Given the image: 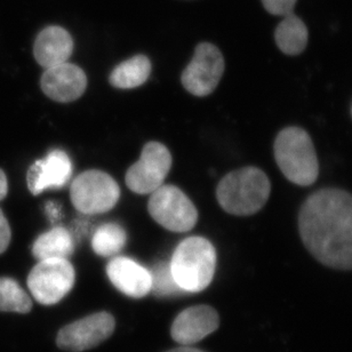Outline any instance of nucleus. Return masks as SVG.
Here are the masks:
<instances>
[{"label":"nucleus","mask_w":352,"mask_h":352,"mask_svg":"<svg viewBox=\"0 0 352 352\" xmlns=\"http://www.w3.org/2000/svg\"><path fill=\"white\" fill-rule=\"evenodd\" d=\"M298 230L310 254L326 267L352 270V195L322 189L302 205Z\"/></svg>","instance_id":"obj_1"},{"label":"nucleus","mask_w":352,"mask_h":352,"mask_svg":"<svg viewBox=\"0 0 352 352\" xmlns=\"http://www.w3.org/2000/svg\"><path fill=\"white\" fill-rule=\"evenodd\" d=\"M271 183L267 174L256 167L234 170L221 179L217 189V201L227 213L250 217L267 204Z\"/></svg>","instance_id":"obj_2"},{"label":"nucleus","mask_w":352,"mask_h":352,"mask_svg":"<svg viewBox=\"0 0 352 352\" xmlns=\"http://www.w3.org/2000/svg\"><path fill=\"white\" fill-rule=\"evenodd\" d=\"M274 148L276 163L288 181L301 186H311L317 181L318 158L307 131L294 126L283 129Z\"/></svg>","instance_id":"obj_3"},{"label":"nucleus","mask_w":352,"mask_h":352,"mask_svg":"<svg viewBox=\"0 0 352 352\" xmlns=\"http://www.w3.org/2000/svg\"><path fill=\"white\" fill-rule=\"evenodd\" d=\"M170 264L176 284L184 293H199L213 280L217 251L205 238H186L176 248Z\"/></svg>","instance_id":"obj_4"},{"label":"nucleus","mask_w":352,"mask_h":352,"mask_svg":"<svg viewBox=\"0 0 352 352\" xmlns=\"http://www.w3.org/2000/svg\"><path fill=\"white\" fill-rule=\"evenodd\" d=\"M120 189L112 176L102 170L79 174L70 188V198L76 210L84 214H102L118 203Z\"/></svg>","instance_id":"obj_5"},{"label":"nucleus","mask_w":352,"mask_h":352,"mask_svg":"<svg viewBox=\"0 0 352 352\" xmlns=\"http://www.w3.org/2000/svg\"><path fill=\"white\" fill-rule=\"evenodd\" d=\"M75 269L67 258L38 261L28 276V287L36 301L43 305H56L72 291Z\"/></svg>","instance_id":"obj_6"},{"label":"nucleus","mask_w":352,"mask_h":352,"mask_svg":"<svg viewBox=\"0 0 352 352\" xmlns=\"http://www.w3.org/2000/svg\"><path fill=\"white\" fill-rule=\"evenodd\" d=\"M148 210L157 223L173 232H188L198 220V212L189 197L170 184H163L153 191Z\"/></svg>","instance_id":"obj_7"},{"label":"nucleus","mask_w":352,"mask_h":352,"mask_svg":"<svg viewBox=\"0 0 352 352\" xmlns=\"http://www.w3.org/2000/svg\"><path fill=\"white\" fill-rule=\"evenodd\" d=\"M224 65L220 50L210 43H201L182 72L183 87L199 98L212 94L223 76Z\"/></svg>","instance_id":"obj_8"},{"label":"nucleus","mask_w":352,"mask_h":352,"mask_svg":"<svg viewBox=\"0 0 352 352\" xmlns=\"http://www.w3.org/2000/svg\"><path fill=\"white\" fill-rule=\"evenodd\" d=\"M172 167V155L160 142L146 143L141 158L129 167L126 184L133 192L148 195L163 186Z\"/></svg>","instance_id":"obj_9"},{"label":"nucleus","mask_w":352,"mask_h":352,"mask_svg":"<svg viewBox=\"0 0 352 352\" xmlns=\"http://www.w3.org/2000/svg\"><path fill=\"white\" fill-rule=\"evenodd\" d=\"M115 327L113 316L109 312H96L61 329L56 344L60 349L67 351H85L110 338Z\"/></svg>","instance_id":"obj_10"},{"label":"nucleus","mask_w":352,"mask_h":352,"mask_svg":"<svg viewBox=\"0 0 352 352\" xmlns=\"http://www.w3.org/2000/svg\"><path fill=\"white\" fill-rule=\"evenodd\" d=\"M41 89L48 98L61 103L76 101L85 93L87 77L82 68L69 62L45 70Z\"/></svg>","instance_id":"obj_11"},{"label":"nucleus","mask_w":352,"mask_h":352,"mask_svg":"<svg viewBox=\"0 0 352 352\" xmlns=\"http://www.w3.org/2000/svg\"><path fill=\"white\" fill-rule=\"evenodd\" d=\"M220 326V317L210 305H196L181 312L174 320L170 334L182 346H192L215 332Z\"/></svg>","instance_id":"obj_12"},{"label":"nucleus","mask_w":352,"mask_h":352,"mask_svg":"<svg viewBox=\"0 0 352 352\" xmlns=\"http://www.w3.org/2000/svg\"><path fill=\"white\" fill-rule=\"evenodd\" d=\"M72 175V160L62 150H54L44 160H37L28 172V188L37 196L46 189H60Z\"/></svg>","instance_id":"obj_13"},{"label":"nucleus","mask_w":352,"mask_h":352,"mask_svg":"<svg viewBox=\"0 0 352 352\" xmlns=\"http://www.w3.org/2000/svg\"><path fill=\"white\" fill-rule=\"evenodd\" d=\"M107 274L112 285L129 298H144L151 292L150 271L132 258H112L107 265Z\"/></svg>","instance_id":"obj_14"},{"label":"nucleus","mask_w":352,"mask_h":352,"mask_svg":"<svg viewBox=\"0 0 352 352\" xmlns=\"http://www.w3.org/2000/svg\"><path fill=\"white\" fill-rule=\"evenodd\" d=\"M74 47V39L68 30L60 25H48L34 41V58L43 68H52L68 62Z\"/></svg>","instance_id":"obj_15"},{"label":"nucleus","mask_w":352,"mask_h":352,"mask_svg":"<svg viewBox=\"0 0 352 352\" xmlns=\"http://www.w3.org/2000/svg\"><path fill=\"white\" fill-rule=\"evenodd\" d=\"M309 31L303 20L294 13L284 16L274 30L278 48L289 56L300 55L308 45Z\"/></svg>","instance_id":"obj_16"},{"label":"nucleus","mask_w":352,"mask_h":352,"mask_svg":"<svg viewBox=\"0 0 352 352\" xmlns=\"http://www.w3.org/2000/svg\"><path fill=\"white\" fill-rule=\"evenodd\" d=\"M75 251V241L67 229L56 227L41 234L32 246V255L38 261L48 258H67Z\"/></svg>","instance_id":"obj_17"},{"label":"nucleus","mask_w":352,"mask_h":352,"mask_svg":"<svg viewBox=\"0 0 352 352\" xmlns=\"http://www.w3.org/2000/svg\"><path fill=\"white\" fill-rule=\"evenodd\" d=\"M151 74V62L146 55H135L112 70L110 84L120 89H131L143 85Z\"/></svg>","instance_id":"obj_18"},{"label":"nucleus","mask_w":352,"mask_h":352,"mask_svg":"<svg viewBox=\"0 0 352 352\" xmlns=\"http://www.w3.org/2000/svg\"><path fill=\"white\" fill-rule=\"evenodd\" d=\"M127 241L124 228L117 223L103 224L95 231L91 239L93 251L103 258H112L122 251Z\"/></svg>","instance_id":"obj_19"},{"label":"nucleus","mask_w":352,"mask_h":352,"mask_svg":"<svg viewBox=\"0 0 352 352\" xmlns=\"http://www.w3.org/2000/svg\"><path fill=\"white\" fill-rule=\"evenodd\" d=\"M32 301L27 292L13 278H0V311L28 314Z\"/></svg>","instance_id":"obj_20"},{"label":"nucleus","mask_w":352,"mask_h":352,"mask_svg":"<svg viewBox=\"0 0 352 352\" xmlns=\"http://www.w3.org/2000/svg\"><path fill=\"white\" fill-rule=\"evenodd\" d=\"M151 274V291L160 298H170L183 294L184 292L179 287L174 279L170 264L160 262L150 271Z\"/></svg>","instance_id":"obj_21"},{"label":"nucleus","mask_w":352,"mask_h":352,"mask_svg":"<svg viewBox=\"0 0 352 352\" xmlns=\"http://www.w3.org/2000/svg\"><path fill=\"white\" fill-rule=\"evenodd\" d=\"M267 13L276 16H286L293 13L298 0H261Z\"/></svg>","instance_id":"obj_22"},{"label":"nucleus","mask_w":352,"mask_h":352,"mask_svg":"<svg viewBox=\"0 0 352 352\" xmlns=\"http://www.w3.org/2000/svg\"><path fill=\"white\" fill-rule=\"evenodd\" d=\"M10 238H12V232H10V224L3 215V210H0V254H3L10 246Z\"/></svg>","instance_id":"obj_23"},{"label":"nucleus","mask_w":352,"mask_h":352,"mask_svg":"<svg viewBox=\"0 0 352 352\" xmlns=\"http://www.w3.org/2000/svg\"><path fill=\"white\" fill-rule=\"evenodd\" d=\"M46 213L52 221H58V217L61 215L60 212V207L58 204L55 203H47L46 204Z\"/></svg>","instance_id":"obj_24"},{"label":"nucleus","mask_w":352,"mask_h":352,"mask_svg":"<svg viewBox=\"0 0 352 352\" xmlns=\"http://www.w3.org/2000/svg\"><path fill=\"white\" fill-rule=\"evenodd\" d=\"M8 192V182H7V177L3 173V170H0V201L7 196Z\"/></svg>","instance_id":"obj_25"},{"label":"nucleus","mask_w":352,"mask_h":352,"mask_svg":"<svg viewBox=\"0 0 352 352\" xmlns=\"http://www.w3.org/2000/svg\"><path fill=\"white\" fill-rule=\"evenodd\" d=\"M167 352H205L201 351V350L195 349V348H191V346H179V348H176V349L170 350V351Z\"/></svg>","instance_id":"obj_26"},{"label":"nucleus","mask_w":352,"mask_h":352,"mask_svg":"<svg viewBox=\"0 0 352 352\" xmlns=\"http://www.w3.org/2000/svg\"><path fill=\"white\" fill-rule=\"evenodd\" d=\"M351 115H352V107H351Z\"/></svg>","instance_id":"obj_27"}]
</instances>
